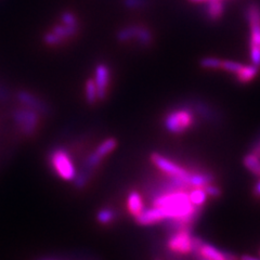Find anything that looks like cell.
<instances>
[{
    "label": "cell",
    "mask_w": 260,
    "mask_h": 260,
    "mask_svg": "<svg viewBox=\"0 0 260 260\" xmlns=\"http://www.w3.org/2000/svg\"><path fill=\"white\" fill-rule=\"evenodd\" d=\"M243 164L251 174L255 176H260V158L254 155V154H251L250 152L246 154L243 157Z\"/></svg>",
    "instance_id": "18"
},
{
    "label": "cell",
    "mask_w": 260,
    "mask_h": 260,
    "mask_svg": "<svg viewBox=\"0 0 260 260\" xmlns=\"http://www.w3.org/2000/svg\"><path fill=\"white\" fill-rule=\"evenodd\" d=\"M198 254L202 255L203 257H205L208 260H225L223 251L218 249L217 247L210 245V244H207L206 242L203 243V245L201 246V248L199 249V251H197ZM194 253V254H197Z\"/></svg>",
    "instance_id": "15"
},
{
    "label": "cell",
    "mask_w": 260,
    "mask_h": 260,
    "mask_svg": "<svg viewBox=\"0 0 260 260\" xmlns=\"http://www.w3.org/2000/svg\"><path fill=\"white\" fill-rule=\"evenodd\" d=\"M253 193L256 198L260 199V180L257 181V183L254 185V190H253Z\"/></svg>",
    "instance_id": "27"
},
{
    "label": "cell",
    "mask_w": 260,
    "mask_h": 260,
    "mask_svg": "<svg viewBox=\"0 0 260 260\" xmlns=\"http://www.w3.org/2000/svg\"><path fill=\"white\" fill-rule=\"evenodd\" d=\"M40 115L34 110L22 107L13 110L12 119L18 132L25 138L34 137L40 124Z\"/></svg>",
    "instance_id": "4"
},
{
    "label": "cell",
    "mask_w": 260,
    "mask_h": 260,
    "mask_svg": "<svg viewBox=\"0 0 260 260\" xmlns=\"http://www.w3.org/2000/svg\"><path fill=\"white\" fill-rule=\"evenodd\" d=\"M260 68L254 64H243L240 71L235 74V79L242 85H246L253 81L259 74Z\"/></svg>",
    "instance_id": "13"
},
{
    "label": "cell",
    "mask_w": 260,
    "mask_h": 260,
    "mask_svg": "<svg viewBox=\"0 0 260 260\" xmlns=\"http://www.w3.org/2000/svg\"><path fill=\"white\" fill-rule=\"evenodd\" d=\"M123 6L128 10H141L148 7V0H121Z\"/></svg>",
    "instance_id": "23"
},
{
    "label": "cell",
    "mask_w": 260,
    "mask_h": 260,
    "mask_svg": "<svg viewBox=\"0 0 260 260\" xmlns=\"http://www.w3.org/2000/svg\"><path fill=\"white\" fill-rule=\"evenodd\" d=\"M204 190L207 193L208 197L213 198V199L220 198L221 194H222V190L219 188V186L215 185L214 183H209L206 186H204Z\"/></svg>",
    "instance_id": "25"
},
{
    "label": "cell",
    "mask_w": 260,
    "mask_h": 260,
    "mask_svg": "<svg viewBox=\"0 0 260 260\" xmlns=\"http://www.w3.org/2000/svg\"><path fill=\"white\" fill-rule=\"evenodd\" d=\"M189 197L193 205L203 207V205L206 203L208 195L205 192L204 188H192L189 191Z\"/></svg>",
    "instance_id": "20"
},
{
    "label": "cell",
    "mask_w": 260,
    "mask_h": 260,
    "mask_svg": "<svg viewBox=\"0 0 260 260\" xmlns=\"http://www.w3.org/2000/svg\"><path fill=\"white\" fill-rule=\"evenodd\" d=\"M93 80L96 86L99 101H104L107 99L111 84V69L109 68L108 64L98 63L95 65Z\"/></svg>",
    "instance_id": "10"
},
{
    "label": "cell",
    "mask_w": 260,
    "mask_h": 260,
    "mask_svg": "<svg viewBox=\"0 0 260 260\" xmlns=\"http://www.w3.org/2000/svg\"><path fill=\"white\" fill-rule=\"evenodd\" d=\"M135 220L139 225L146 226L162 222L165 220V216L160 208L151 206L150 208H144L142 213L135 218Z\"/></svg>",
    "instance_id": "11"
},
{
    "label": "cell",
    "mask_w": 260,
    "mask_h": 260,
    "mask_svg": "<svg viewBox=\"0 0 260 260\" xmlns=\"http://www.w3.org/2000/svg\"><path fill=\"white\" fill-rule=\"evenodd\" d=\"M126 206H127L128 213L134 218L139 216L142 213L145 207H144V201L139 191L132 190L128 193L127 200H126Z\"/></svg>",
    "instance_id": "12"
},
{
    "label": "cell",
    "mask_w": 260,
    "mask_h": 260,
    "mask_svg": "<svg viewBox=\"0 0 260 260\" xmlns=\"http://www.w3.org/2000/svg\"><path fill=\"white\" fill-rule=\"evenodd\" d=\"M240 260H260V258H256L253 256H249V255H243Z\"/></svg>",
    "instance_id": "28"
},
{
    "label": "cell",
    "mask_w": 260,
    "mask_h": 260,
    "mask_svg": "<svg viewBox=\"0 0 260 260\" xmlns=\"http://www.w3.org/2000/svg\"><path fill=\"white\" fill-rule=\"evenodd\" d=\"M85 96H86V101L89 105H94L98 101H99V98H98L96 86H95L93 78H88L86 81Z\"/></svg>",
    "instance_id": "19"
},
{
    "label": "cell",
    "mask_w": 260,
    "mask_h": 260,
    "mask_svg": "<svg viewBox=\"0 0 260 260\" xmlns=\"http://www.w3.org/2000/svg\"><path fill=\"white\" fill-rule=\"evenodd\" d=\"M248 25V53L250 63L260 68V6L250 4L245 11Z\"/></svg>",
    "instance_id": "1"
},
{
    "label": "cell",
    "mask_w": 260,
    "mask_h": 260,
    "mask_svg": "<svg viewBox=\"0 0 260 260\" xmlns=\"http://www.w3.org/2000/svg\"><path fill=\"white\" fill-rule=\"evenodd\" d=\"M15 98L23 107L36 111L42 116H48L51 114L52 110L50 105H49L44 99H42V98L28 90L21 89V90L15 93Z\"/></svg>",
    "instance_id": "9"
},
{
    "label": "cell",
    "mask_w": 260,
    "mask_h": 260,
    "mask_svg": "<svg viewBox=\"0 0 260 260\" xmlns=\"http://www.w3.org/2000/svg\"><path fill=\"white\" fill-rule=\"evenodd\" d=\"M116 218H117V213L115 211V209L112 207H104L96 213V221L103 225L112 224L116 220Z\"/></svg>",
    "instance_id": "17"
},
{
    "label": "cell",
    "mask_w": 260,
    "mask_h": 260,
    "mask_svg": "<svg viewBox=\"0 0 260 260\" xmlns=\"http://www.w3.org/2000/svg\"><path fill=\"white\" fill-rule=\"evenodd\" d=\"M243 67V63H240L238 61H232V60H221L220 65V71H223L225 73H229V74L235 75L240 71V69Z\"/></svg>",
    "instance_id": "22"
},
{
    "label": "cell",
    "mask_w": 260,
    "mask_h": 260,
    "mask_svg": "<svg viewBox=\"0 0 260 260\" xmlns=\"http://www.w3.org/2000/svg\"><path fill=\"white\" fill-rule=\"evenodd\" d=\"M79 27V25H67V24L59 22L45 32L43 42L49 47L61 46L73 37H75L78 34Z\"/></svg>",
    "instance_id": "6"
},
{
    "label": "cell",
    "mask_w": 260,
    "mask_h": 260,
    "mask_svg": "<svg viewBox=\"0 0 260 260\" xmlns=\"http://www.w3.org/2000/svg\"><path fill=\"white\" fill-rule=\"evenodd\" d=\"M207 2H209V0H205V4H206ZM222 2H223V0H222Z\"/></svg>",
    "instance_id": "29"
},
{
    "label": "cell",
    "mask_w": 260,
    "mask_h": 260,
    "mask_svg": "<svg viewBox=\"0 0 260 260\" xmlns=\"http://www.w3.org/2000/svg\"><path fill=\"white\" fill-rule=\"evenodd\" d=\"M117 42L120 44H127L135 42L138 46L142 48H148L152 45L154 36L152 30L139 24H130L124 27L119 28L115 35Z\"/></svg>",
    "instance_id": "5"
},
{
    "label": "cell",
    "mask_w": 260,
    "mask_h": 260,
    "mask_svg": "<svg viewBox=\"0 0 260 260\" xmlns=\"http://www.w3.org/2000/svg\"><path fill=\"white\" fill-rule=\"evenodd\" d=\"M59 22L67 24V25H79L77 15L75 13H73L72 11H63L60 14Z\"/></svg>",
    "instance_id": "24"
},
{
    "label": "cell",
    "mask_w": 260,
    "mask_h": 260,
    "mask_svg": "<svg viewBox=\"0 0 260 260\" xmlns=\"http://www.w3.org/2000/svg\"><path fill=\"white\" fill-rule=\"evenodd\" d=\"M221 60L217 56H204L200 60L201 68L205 70H211V71H219L220 70Z\"/></svg>",
    "instance_id": "21"
},
{
    "label": "cell",
    "mask_w": 260,
    "mask_h": 260,
    "mask_svg": "<svg viewBox=\"0 0 260 260\" xmlns=\"http://www.w3.org/2000/svg\"><path fill=\"white\" fill-rule=\"evenodd\" d=\"M193 235L191 230H179L172 232L166 243V248L172 254L186 256L192 254Z\"/></svg>",
    "instance_id": "8"
},
{
    "label": "cell",
    "mask_w": 260,
    "mask_h": 260,
    "mask_svg": "<svg viewBox=\"0 0 260 260\" xmlns=\"http://www.w3.org/2000/svg\"><path fill=\"white\" fill-rule=\"evenodd\" d=\"M164 127L173 135H181L190 130L195 124L194 111L191 105L175 108L165 114Z\"/></svg>",
    "instance_id": "2"
},
{
    "label": "cell",
    "mask_w": 260,
    "mask_h": 260,
    "mask_svg": "<svg viewBox=\"0 0 260 260\" xmlns=\"http://www.w3.org/2000/svg\"><path fill=\"white\" fill-rule=\"evenodd\" d=\"M205 5V13L208 20L217 22L220 20L225 11L222 0H209Z\"/></svg>",
    "instance_id": "14"
},
{
    "label": "cell",
    "mask_w": 260,
    "mask_h": 260,
    "mask_svg": "<svg viewBox=\"0 0 260 260\" xmlns=\"http://www.w3.org/2000/svg\"><path fill=\"white\" fill-rule=\"evenodd\" d=\"M156 260H160V259H156Z\"/></svg>",
    "instance_id": "31"
},
{
    "label": "cell",
    "mask_w": 260,
    "mask_h": 260,
    "mask_svg": "<svg viewBox=\"0 0 260 260\" xmlns=\"http://www.w3.org/2000/svg\"><path fill=\"white\" fill-rule=\"evenodd\" d=\"M117 148V140L115 138H108L104 141H102L99 145L96 146V149L93 151L95 155L99 156L101 159H104L108 155Z\"/></svg>",
    "instance_id": "16"
},
{
    "label": "cell",
    "mask_w": 260,
    "mask_h": 260,
    "mask_svg": "<svg viewBox=\"0 0 260 260\" xmlns=\"http://www.w3.org/2000/svg\"><path fill=\"white\" fill-rule=\"evenodd\" d=\"M259 256H260V251H259Z\"/></svg>",
    "instance_id": "30"
},
{
    "label": "cell",
    "mask_w": 260,
    "mask_h": 260,
    "mask_svg": "<svg viewBox=\"0 0 260 260\" xmlns=\"http://www.w3.org/2000/svg\"><path fill=\"white\" fill-rule=\"evenodd\" d=\"M249 152L260 158V137L258 138L257 140L254 141L253 144H251V148H250Z\"/></svg>",
    "instance_id": "26"
},
{
    "label": "cell",
    "mask_w": 260,
    "mask_h": 260,
    "mask_svg": "<svg viewBox=\"0 0 260 260\" xmlns=\"http://www.w3.org/2000/svg\"><path fill=\"white\" fill-rule=\"evenodd\" d=\"M150 159L152 161V164L155 166L161 174H164L169 177L182 178L189 183L191 172L188 168L180 166L179 164H177V162H175L174 160L162 156L161 154L155 153V152L151 154Z\"/></svg>",
    "instance_id": "7"
},
{
    "label": "cell",
    "mask_w": 260,
    "mask_h": 260,
    "mask_svg": "<svg viewBox=\"0 0 260 260\" xmlns=\"http://www.w3.org/2000/svg\"><path fill=\"white\" fill-rule=\"evenodd\" d=\"M48 162L52 172L64 181H74L77 169L67 149L61 148V146L53 148L48 154Z\"/></svg>",
    "instance_id": "3"
}]
</instances>
